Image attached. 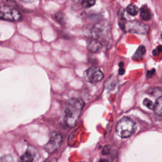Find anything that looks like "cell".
Listing matches in <instances>:
<instances>
[{
  "mask_svg": "<svg viewBox=\"0 0 162 162\" xmlns=\"http://www.w3.org/2000/svg\"><path fill=\"white\" fill-rule=\"evenodd\" d=\"M84 103L80 98H73L68 100L63 113V119L69 127H74L78 122L83 110Z\"/></svg>",
  "mask_w": 162,
  "mask_h": 162,
  "instance_id": "obj_1",
  "label": "cell"
},
{
  "mask_svg": "<svg viewBox=\"0 0 162 162\" xmlns=\"http://www.w3.org/2000/svg\"><path fill=\"white\" fill-rule=\"evenodd\" d=\"M136 129L134 120L128 117L121 119L116 126V133L122 138H127L132 136Z\"/></svg>",
  "mask_w": 162,
  "mask_h": 162,
  "instance_id": "obj_2",
  "label": "cell"
},
{
  "mask_svg": "<svg viewBox=\"0 0 162 162\" xmlns=\"http://www.w3.org/2000/svg\"><path fill=\"white\" fill-rule=\"evenodd\" d=\"M22 15L16 8L8 5H0V19L16 22L22 20Z\"/></svg>",
  "mask_w": 162,
  "mask_h": 162,
  "instance_id": "obj_3",
  "label": "cell"
},
{
  "mask_svg": "<svg viewBox=\"0 0 162 162\" xmlns=\"http://www.w3.org/2000/svg\"><path fill=\"white\" fill-rule=\"evenodd\" d=\"M123 30L126 32L141 35L147 34L150 29V27L147 25L137 20L126 22L123 24Z\"/></svg>",
  "mask_w": 162,
  "mask_h": 162,
  "instance_id": "obj_4",
  "label": "cell"
},
{
  "mask_svg": "<svg viewBox=\"0 0 162 162\" xmlns=\"http://www.w3.org/2000/svg\"><path fill=\"white\" fill-rule=\"evenodd\" d=\"M62 142V136L59 133L54 132L51 134L48 142L44 146V149L49 153H53L60 148Z\"/></svg>",
  "mask_w": 162,
  "mask_h": 162,
  "instance_id": "obj_5",
  "label": "cell"
},
{
  "mask_svg": "<svg viewBox=\"0 0 162 162\" xmlns=\"http://www.w3.org/2000/svg\"><path fill=\"white\" fill-rule=\"evenodd\" d=\"M104 78V74L99 68L91 67L84 73V78L91 83H97Z\"/></svg>",
  "mask_w": 162,
  "mask_h": 162,
  "instance_id": "obj_6",
  "label": "cell"
},
{
  "mask_svg": "<svg viewBox=\"0 0 162 162\" xmlns=\"http://www.w3.org/2000/svg\"><path fill=\"white\" fill-rule=\"evenodd\" d=\"M102 44L97 39H92L89 41L88 44V48L92 53H96L102 48Z\"/></svg>",
  "mask_w": 162,
  "mask_h": 162,
  "instance_id": "obj_7",
  "label": "cell"
},
{
  "mask_svg": "<svg viewBox=\"0 0 162 162\" xmlns=\"http://www.w3.org/2000/svg\"><path fill=\"white\" fill-rule=\"evenodd\" d=\"M140 16L142 20L148 21L151 19V13L148 8L146 5L142 6L140 10Z\"/></svg>",
  "mask_w": 162,
  "mask_h": 162,
  "instance_id": "obj_8",
  "label": "cell"
},
{
  "mask_svg": "<svg viewBox=\"0 0 162 162\" xmlns=\"http://www.w3.org/2000/svg\"><path fill=\"white\" fill-rule=\"evenodd\" d=\"M153 110L157 115L159 117H162V96L159 97L154 104Z\"/></svg>",
  "mask_w": 162,
  "mask_h": 162,
  "instance_id": "obj_9",
  "label": "cell"
},
{
  "mask_svg": "<svg viewBox=\"0 0 162 162\" xmlns=\"http://www.w3.org/2000/svg\"><path fill=\"white\" fill-rule=\"evenodd\" d=\"M34 158V153L32 151L28 150L20 158L19 162H33Z\"/></svg>",
  "mask_w": 162,
  "mask_h": 162,
  "instance_id": "obj_10",
  "label": "cell"
},
{
  "mask_svg": "<svg viewBox=\"0 0 162 162\" xmlns=\"http://www.w3.org/2000/svg\"><path fill=\"white\" fill-rule=\"evenodd\" d=\"M146 53V48L144 46H140L138 48L136 53H134L133 58L134 59H141L143 58Z\"/></svg>",
  "mask_w": 162,
  "mask_h": 162,
  "instance_id": "obj_11",
  "label": "cell"
},
{
  "mask_svg": "<svg viewBox=\"0 0 162 162\" xmlns=\"http://www.w3.org/2000/svg\"><path fill=\"white\" fill-rule=\"evenodd\" d=\"M127 12L129 15H132V16H136L139 13V12H140V10H139L136 6L130 5L127 7Z\"/></svg>",
  "mask_w": 162,
  "mask_h": 162,
  "instance_id": "obj_12",
  "label": "cell"
},
{
  "mask_svg": "<svg viewBox=\"0 0 162 162\" xmlns=\"http://www.w3.org/2000/svg\"><path fill=\"white\" fill-rule=\"evenodd\" d=\"M95 4V1H93V0H87V1H82L81 2V5L84 8L91 7Z\"/></svg>",
  "mask_w": 162,
  "mask_h": 162,
  "instance_id": "obj_13",
  "label": "cell"
},
{
  "mask_svg": "<svg viewBox=\"0 0 162 162\" xmlns=\"http://www.w3.org/2000/svg\"><path fill=\"white\" fill-rule=\"evenodd\" d=\"M0 162H14V160L12 156L7 155L0 157Z\"/></svg>",
  "mask_w": 162,
  "mask_h": 162,
  "instance_id": "obj_14",
  "label": "cell"
},
{
  "mask_svg": "<svg viewBox=\"0 0 162 162\" xmlns=\"http://www.w3.org/2000/svg\"><path fill=\"white\" fill-rule=\"evenodd\" d=\"M143 104L150 109H153L154 108V104L153 103V102L150 100L148 98H146L144 99V102H143Z\"/></svg>",
  "mask_w": 162,
  "mask_h": 162,
  "instance_id": "obj_15",
  "label": "cell"
},
{
  "mask_svg": "<svg viewBox=\"0 0 162 162\" xmlns=\"http://www.w3.org/2000/svg\"><path fill=\"white\" fill-rule=\"evenodd\" d=\"M161 53H162V45L158 46L155 50H153V55L154 56H158Z\"/></svg>",
  "mask_w": 162,
  "mask_h": 162,
  "instance_id": "obj_16",
  "label": "cell"
},
{
  "mask_svg": "<svg viewBox=\"0 0 162 162\" xmlns=\"http://www.w3.org/2000/svg\"><path fill=\"white\" fill-rule=\"evenodd\" d=\"M55 19H57V21L61 22V21H63V15H61V13H57L55 15Z\"/></svg>",
  "mask_w": 162,
  "mask_h": 162,
  "instance_id": "obj_17",
  "label": "cell"
},
{
  "mask_svg": "<svg viewBox=\"0 0 162 162\" xmlns=\"http://www.w3.org/2000/svg\"><path fill=\"white\" fill-rule=\"evenodd\" d=\"M119 65H120V69H119V74H120V75H123V74H124V72H125L124 68H123V64L122 62H120V63L119 64Z\"/></svg>",
  "mask_w": 162,
  "mask_h": 162,
  "instance_id": "obj_18",
  "label": "cell"
},
{
  "mask_svg": "<svg viewBox=\"0 0 162 162\" xmlns=\"http://www.w3.org/2000/svg\"><path fill=\"white\" fill-rule=\"evenodd\" d=\"M155 69H153V70H151V71H149L147 73V78H152L153 74H155Z\"/></svg>",
  "mask_w": 162,
  "mask_h": 162,
  "instance_id": "obj_19",
  "label": "cell"
},
{
  "mask_svg": "<svg viewBox=\"0 0 162 162\" xmlns=\"http://www.w3.org/2000/svg\"><path fill=\"white\" fill-rule=\"evenodd\" d=\"M49 162H57V160H55V159H54V160H51V161H50Z\"/></svg>",
  "mask_w": 162,
  "mask_h": 162,
  "instance_id": "obj_20",
  "label": "cell"
}]
</instances>
